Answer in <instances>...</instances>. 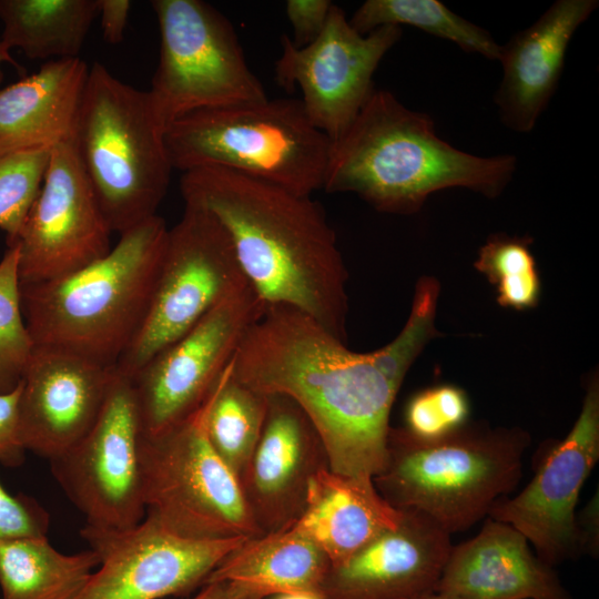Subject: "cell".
<instances>
[{
	"mask_svg": "<svg viewBox=\"0 0 599 599\" xmlns=\"http://www.w3.org/2000/svg\"><path fill=\"white\" fill-rule=\"evenodd\" d=\"M404 511L376 489L373 478L318 470L309 480L295 527L341 564L384 531L396 528Z\"/></svg>",
	"mask_w": 599,
	"mask_h": 599,
	"instance_id": "23",
	"label": "cell"
},
{
	"mask_svg": "<svg viewBox=\"0 0 599 599\" xmlns=\"http://www.w3.org/2000/svg\"><path fill=\"white\" fill-rule=\"evenodd\" d=\"M180 190L222 225L265 307L300 311L346 342L347 270L318 202L222 167L183 172Z\"/></svg>",
	"mask_w": 599,
	"mask_h": 599,
	"instance_id": "2",
	"label": "cell"
},
{
	"mask_svg": "<svg viewBox=\"0 0 599 599\" xmlns=\"http://www.w3.org/2000/svg\"><path fill=\"white\" fill-rule=\"evenodd\" d=\"M164 132L148 91L90 67L73 143L112 233L158 214L173 170Z\"/></svg>",
	"mask_w": 599,
	"mask_h": 599,
	"instance_id": "6",
	"label": "cell"
},
{
	"mask_svg": "<svg viewBox=\"0 0 599 599\" xmlns=\"http://www.w3.org/2000/svg\"><path fill=\"white\" fill-rule=\"evenodd\" d=\"M530 240L493 235L480 247L476 268L484 273L497 290V301L505 307L525 309L536 305L540 282Z\"/></svg>",
	"mask_w": 599,
	"mask_h": 599,
	"instance_id": "29",
	"label": "cell"
},
{
	"mask_svg": "<svg viewBox=\"0 0 599 599\" xmlns=\"http://www.w3.org/2000/svg\"><path fill=\"white\" fill-rule=\"evenodd\" d=\"M258 443L238 480L262 534L293 525L301 516L311 478L328 466L311 419L290 397L267 394Z\"/></svg>",
	"mask_w": 599,
	"mask_h": 599,
	"instance_id": "18",
	"label": "cell"
},
{
	"mask_svg": "<svg viewBox=\"0 0 599 599\" xmlns=\"http://www.w3.org/2000/svg\"><path fill=\"white\" fill-rule=\"evenodd\" d=\"M251 597L258 596L254 595L242 583L233 581H213L204 583L200 591L189 599H248Z\"/></svg>",
	"mask_w": 599,
	"mask_h": 599,
	"instance_id": "37",
	"label": "cell"
},
{
	"mask_svg": "<svg viewBox=\"0 0 599 599\" xmlns=\"http://www.w3.org/2000/svg\"><path fill=\"white\" fill-rule=\"evenodd\" d=\"M20 384L9 393L0 394V464L20 466L26 456L20 427L18 402Z\"/></svg>",
	"mask_w": 599,
	"mask_h": 599,
	"instance_id": "35",
	"label": "cell"
},
{
	"mask_svg": "<svg viewBox=\"0 0 599 599\" xmlns=\"http://www.w3.org/2000/svg\"><path fill=\"white\" fill-rule=\"evenodd\" d=\"M516 169L515 155L478 156L456 149L440 139L426 113L375 90L332 143L323 190L357 194L382 212L412 213L430 194L450 187L495 197Z\"/></svg>",
	"mask_w": 599,
	"mask_h": 599,
	"instance_id": "3",
	"label": "cell"
},
{
	"mask_svg": "<svg viewBox=\"0 0 599 599\" xmlns=\"http://www.w3.org/2000/svg\"><path fill=\"white\" fill-rule=\"evenodd\" d=\"M98 0H0V41L31 60L79 58Z\"/></svg>",
	"mask_w": 599,
	"mask_h": 599,
	"instance_id": "25",
	"label": "cell"
},
{
	"mask_svg": "<svg viewBox=\"0 0 599 599\" xmlns=\"http://www.w3.org/2000/svg\"><path fill=\"white\" fill-rule=\"evenodd\" d=\"M331 568L324 551L295 525L247 538L210 573L206 582L233 581L265 599L285 592L319 596Z\"/></svg>",
	"mask_w": 599,
	"mask_h": 599,
	"instance_id": "24",
	"label": "cell"
},
{
	"mask_svg": "<svg viewBox=\"0 0 599 599\" xmlns=\"http://www.w3.org/2000/svg\"><path fill=\"white\" fill-rule=\"evenodd\" d=\"M333 4L329 0L286 1L285 12L293 29L295 47H305L322 33Z\"/></svg>",
	"mask_w": 599,
	"mask_h": 599,
	"instance_id": "34",
	"label": "cell"
},
{
	"mask_svg": "<svg viewBox=\"0 0 599 599\" xmlns=\"http://www.w3.org/2000/svg\"><path fill=\"white\" fill-rule=\"evenodd\" d=\"M49 527L50 516L34 498L12 495L0 481V542L47 537Z\"/></svg>",
	"mask_w": 599,
	"mask_h": 599,
	"instance_id": "33",
	"label": "cell"
},
{
	"mask_svg": "<svg viewBox=\"0 0 599 599\" xmlns=\"http://www.w3.org/2000/svg\"><path fill=\"white\" fill-rule=\"evenodd\" d=\"M141 437L132 380L115 369L90 430L50 460L57 481L84 516L87 527L123 530L144 519Z\"/></svg>",
	"mask_w": 599,
	"mask_h": 599,
	"instance_id": "11",
	"label": "cell"
},
{
	"mask_svg": "<svg viewBox=\"0 0 599 599\" xmlns=\"http://www.w3.org/2000/svg\"><path fill=\"white\" fill-rule=\"evenodd\" d=\"M207 398L175 428L155 437L142 435L145 515L190 539L258 537L263 534L252 518L237 476L206 436Z\"/></svg>",
	"mask_w": 599,
	"mask_h": 599,
	"instance_id": "8",
	"label": "cell"
},
{
	"mask_svg": "<svg viewBox=\"0 0 599 599\" xmlns=\"http://www.w3.org/2000/svg\"><path fill=\"white\" fill-rule=\"evenodd\" d=\"M114 372L75 354L34 347L18 402L24 449L52 460L74 446L97 420Z\"/></svg>",
	"mask_w": 599,
	"mask_h": 599,
	"instance_id": "17",
	"label": "cell"
},
{
	"mask_svg": "<svg viewBox=\"0 0 599 599\" xmlns=\"http://www.w3.org/2000/svg\"><path fill=\"white\" fill-rule=\"evenodd\" d=\"M415 599H456V598L448 597V596L437 593V592H433L430 595L423 596V597L415 598Z\"/></svg>",
	"mask_w": 599,
	"mask_h": 599,
	"instance_id": "40",
	"label": "cell"
},
{
	"mask_svg": "<svg viewBox=\"0 0 599 599\" xmlns=\"http://www.w3.org/2000/svg\"><path fill=\"white\" fill-rule=\"evenodd\" d=\"M451 548L448 532L426 516L405 510L396 528L331 566L319 596L322 599H415L430 595Z\"/></svg>",
	"mask_w": 599,
	"mask_h": 599,
	"instance_id": "19",
	"label": "cell"
},
{
	"mask_svg": "<svg viewBox=\"0 0 599 599\" xmlns=\"http://www.w3.org/2000/svg\"><path fill=\"white\" fill-rule=\"evenodd\" d=\"M160 58L148 90L164 128L193 111L260 102L265 89L231 22L201 0H152Z\"/></svg>",
	"mask_w": 599,
	"mask_h": 599,
	"instance_id": "9",
	"label": "cell"
},
{
	"mask_svg": "<svg viewBox=\"0 0 599 599\" xmlns=\"http://www.w3.org/2000/svg\"><path fill=\"white\" fill-rule=\"evenodd\" d=\"M33 351L22 312L18 248L11 244L0 260V394L17 388Z\"/></svg>",
	"mask_w": 599,
	"mask_h": 599,
	"instance_id": "30",
	"label": "cell"
},
{
	"mask_svg": "<svg viewBox=\"0 0 599 599\" xmlns=\"http://www.w3.org/2000/svg\"><path fill=\"white\" fill-rule=\"evenodd\" d=\"M131 7L130 0H98V17L105 42L119 44L123 41Z\"/></svg>",
	"mask_w": 599,
	"mask_h": 599,
	"instance_id": "36",
	"label": "cell"
},
{
	"mask_svg": "<svg viewBox=\"0 0 599 599\" xmlns=\"http://www.w3.org/2000/svg\"><path fill=\"white\" fill-rule=\"evenodd\" d=\"M164 143L173 169L222 167L301 195L323 189L332 146L290 98L190 112Z\"/></svg>",
	"mask_w": 599,
	"mask_h": 599,
	"instance_id": "7",
	"label": "cell"
},
{
	"mask_svg": "<svg viewBox=\"0 0 599 599\" xmlns=\"http://www.w3.org/2000/svg\"><path fill=\"white\" fill-rule=\"evenodd\" d=\"M468 413V400L460 388L447 385L429 388L407 404L405 429L418 438H439L463 427Z\"/></svg>",
	"mask_w": 599,
	"mask_h": 599,
	"instance_id": "32",
	"label": "cell"
},
{
	"mask_svg": "<svg viewBox=\"0 0 599 599\" xmlns=\"http://www.w3.org/2000/svg\"><path fill=\"white\" fill-rule=\"evenodd\" d=\"M598 6L597 0H557L501 45L502 79L495 103L507 128L534 130L558 87L573 34Z\"/></svg>",
	"mask_w": 599,
	"mask_h": 599,
	"instance_id": "20",
	"label": "cell"
},
{
	"mask_svg": "<svg viewBox=\"0 0 599 599\" xmlns=\"http://www.w3.org/2000/svg\"><path fill=\"white\" fill-rule=\"evenodd\" d=\"M99 565L98 554H63L48 537L0 542L1 599H73Z\"/></svg>",
	"mask_w": 599,
	"mask_h": 599,
	"instance_id": "26",
	"label": "cell"
},
{
	"mask_svg": "<svg viewBox=\"0 0 599 599\" xmlns=\"http://www.w3.org/2000/svg\"><path fill=\"white\" fill-rule=\"evenodd\" d=\"M51 150H29L0 154V230L11 244L43 183Z\"/></svg>",
	"mask_w": 599,
	"mask_h": 599,
	"instance_id": "31",
	"label": "cell"
},
{
	"mask_svg": "<svg viewBox=\"0 0 599 599\" xmlns=\"http://www.w3.org/2000/svg\"><path fill=\"white\" fill-rule=\"evenodd\" d=\"M526 435L516 430H468L423 439L392 428L387 456L373 477L395 508L419 512L449 535L488 515L518 484Z\"/></svg>",
	"mask_w": 599,
	"mask_h": 599,
	"instance_id": "5",
	"label": "cell"
},
{
	"mask_svg": "<svg viewBox=\"0 0 599 599\" xmlns=\"http://www.w3.org/2000/svg\"><path fill=\"white\" fill-rule=\"evenodd\" d=\"M169 227L154 215L120 234L108 254L48 282L21 285L34 347L115 367L149 307Z\"/></svg>",
	"mask_w": 599,
	"mask_h": 599,
	"instance_id": "4",
	"label": "cell"
},
{
	"mask_svg": "<svg viewBox=\"0 0 599 599\" xmlns=\"http://www.w3.org/2000/svg\"><path fill=\"white\" fill-rule=\"evenodd\" d=\"M438 287L418 282L409 317L386 346L347 348L316 321L294 308L265 307L232 361L241 382L293 399L313 423L331 470L373 478L387 456L389 414L402 382L435 334Z\"/></svg>",
	"mask_w": 599,
	"mask_h": 599,
	"instance_id": "1",
	"label": "cell"
},
{
	"mask_svg": "<svg viewBox=\"0 0 599 599\" xmlns=\"http://www.w3.org/2000/svg\"><path fill=\"white\" fill-rule=\"evenodd\" d=\"M599 459V390L592 383L567 437L516 497H502L489 511L531 541L537 557L552 567L580 552L575 507Z\"/></svg>",
	"mask_w": 599,
	"mask_h": 599,
	"instance_id": "16",
	"label": "cell"
},
{
	"mask_svg": "<svg viewBox=\"0 0 599 599\" xmlns=\"http://www.w3.org/2000/svg\"><path fill=\"white\" fill-rule=\"evenodd\" d=\"M247 285L222 225L205 210L184 204L181 219L169 227L145 317L118 361L116 372L131 378Z\"/></svg>",
	"mask_w": 599,
	"mask_h": 599,
	"instance_id": "10",
	"label": "cell"
},
{
	"mask_svg": "<svg viewBox=\"0 0 599 599\" xmlns=\"http://www.w3.org/2000/svg\"><path fill=\"white\" fill-rule=\"evenodd\" d=\"M402 28L383 26L361 34L333 4L322 33L297 48L283 34L275 80L287 91L297 85L312 123L331 142L354 122L375 91L373 77L385 54L399 41Z\"/></svg>",
	"mask_w": 599,
	"mask_h": 599,
	"instance_id": "13",
	"label": "cell"
},
{
	"mask_svg": "<svg viewBox=\"0 0 599 599\" xmlns=\"http://www.w3.org/2000/svg\"><path fill=\"white\" fill-rule=\"evenodd\" d=\"M111 233L73 140L54 146L41 190L11 243L21 285L59 278L101 258L112 247Z\"/></svg>",
	"mask_w": 599,
	"mask_h": 599,
	"instance_id": "15",
	"label": "cell"
},
{
	"mask_svg": "<svg viewBox=\"0 0 599 599\" xmlns=\"http://www.w3.org/2000/svg\"><path fill=\"white\" fill-rule=\"evenodd\" d=\"M267 402V394L234 376L232 362L207 398L206 436L213 449L237 478L261 437Z\"/></svg>",
	"mask_w": 599,
	"mask_h": 599,
	"instance_id": "27",
	"label": "cell"
},
{
	"mask_svg": "<svg viewBox=\"0 0 599 599\" xmlns=\"http://www.w3.org/2000/svg\"><path fill=\"white\" fill-rule=\"evenodd\" d=\"M361 34L383 26H410L454 42L467 52L499 60L501 45L488 31L464 19L437 0H367L348 20Z\"/></svg>",
	"mask_w": 599,
	"mask_h": 599,
	"instance_id": "28",
	"label": "cell"
},
{
	"mask_svg": "<svg viewBox=\"0 0 599 599\" xmlns=\"http://www.w3.org/2000/svg\"><path fill=\"white\" fill-rule=\"evenodd\" d=\"M89 69L81 58L52 60L1 89L0 154L73 140Z\"/></svg>",
	"mask_w": 599,
	"mask_h": 599,
	"instance_id": "22",
	"label": "cell"
},
{
	"mask_svg": "<svg viewBox=\"0 0 599 599\" xmlns=\"http://www.w3.org/2000/svg\"><path fill=\"white\" fill-rule=\"evenodd\" d=\"M248 599H262V598H260V597H251Z\"/></svg>",
	"mask_w": 599,
	"mask_h": 599,
	"instance_id": "41",
	"label": "cell"
},
{
	"mask_svg": "<svg viewBox=\"0 0 599 599\" xmlns=\"http://www.w3.org/2000/svg\"><path fill=\"white\" fill-rule=\"evenodd\" d=\"M81 535L98 554L99 565L73 599L187 596L247 539H190L170 531L150 515L128 529L84 526Z\"/></svg>",
	"mask_w": 599,
	"mask_h": 599,
	"instance_id": "14",
	"label": "cell"
},
{
	"mask_svg": "<svg viewBox=\"0 0 599 599\" xmlns=\"http://www.w3.org/2000/svg\"><path fill=\"white\" fill-rule=\"evenodd\" d=\"M271 599H322L316 593L308 592H285L272 596Z\"/></svg>",
	"mask_w": 599,
	"mask_h": 599,
	"instance_id": "38",
	"label": "cell"
},
{
	"mask_svg": "<svg viewBox=\"0 0 599 599\" xmlns=\"http://www.w3.org/2000/svg\"><path fill=\"white\" fill-rule=\"evenodd\" d=\"M435 592L456 599H570L524 535L491 518L477 536L451 548Z\"/></svg>",
	"mask_w": 599,
	"mask_h": 599,
	"instance_id": "21",
	"label": "cell"
},
{
	"mask_svg": "<svg viewBox=\"0 0 599 599\" xmlns=\"http://www.w3.org/2000/svg\"><path fill=\"white\" fill-rule=\"evenodd\" d=\"M264 309L245 286L131 377L143 436L175 428L204 404Z\"/></svg>",
	"mask_w": 599,
	"mask_h": 599,
	"instance_id": "12",
	"label": "cell"
},
{
	"mask_svg": "<svg viewBox=\"0 0 599 599\" xmlns=\"http://www.w3.org/2000/svg\"><path fill=\"white\" fill-rule=\"evenodd\" d=\"M6 63H13L14 60L12 59V55L10 53V50L0 41V81L2 80V67Z\"/></svg>",
	"mask_w": 599,
	"mask_h": 599,
	"instance_id": "39",
	"label": "cell"
}]
</instances>
